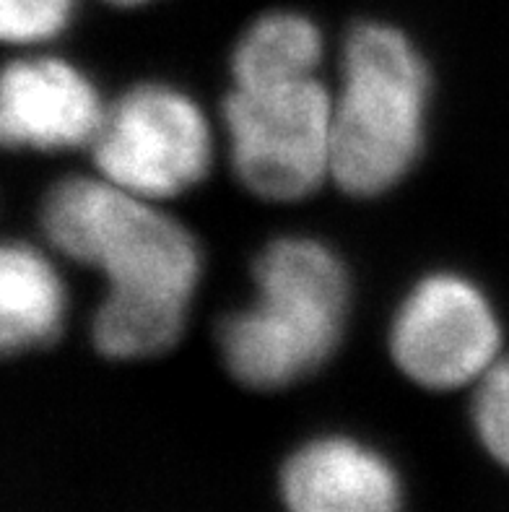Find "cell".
Returning a JSON list of instances; mask_svg holds the SVG:
<instances>
[{
    "instance_id": "cell-14",
    "label": "cell",
    "mask_w": 509,
    "mask_h": 512,
    "mask_svg": "<svg viewBox=\"0 0 509 512\" xmlns=\"http://www.w3.org/2000/svg\"><path fill=\"white\" fill-rule=\"evenodd\" d=\"M110 3H117V6H138V3H146V0H110Z\"/></svg>"
},
{
    "instance_id": "cell-2",
    "label": "cell",
    "mask_w": 509,
    "mask_h": 512,
    "mask_svg": "<svg viewBox=\"0 0 509 512\" xmlns=\"http://www.w3.org/2000/svg\"><path fill=\"white\" fill-rule=\"evenodd\" d=\"M429 73L393 26L359 24L343 47V84L333 102L330 175L348 195H380L416 162L424 138Z\"/></svg>"
},
{
    "instance_id": "cell-5",
    "label": "cell",
    "mask_w": 509,
    "mask_h": 512,
    "mask_svg": "<svg viewBox=\"0 0 509 512\" xmlns=\"http://www.w3.org/2000/svg\"><path fill=\"white\" fill-rule=\"evenodd\" d=\"M91 156L120 188L149 201L172 198L206 177L211 130L182 91L141 84L107 107Z\"/></svg>"
},
{
    "instance_id": "cell-11",
    "label": "cell",
    "mask_w": 509,
    "mask_h": 512,
    "mask_svg": "<svg viewBox=\"0 0 509 512\" xmlns=\"http://www.w3.org/2000/svg\"><path fill=\"white\" fill-rule=\"evenodd\" d=\"M185 307L169 299L110 294L99 305L91 338L99 354L112 359H138L162 354L180 338Z\"/></svg>"
},
{
    "instance_id": "cell-12",
    "label": "cell",
    "mask_w": 509,
    "mask_h": 512,
    "mask_svg": "<svg viewBox=\"0 0 509 512\" xmlns=\"http://www.w3.org/2000/svg\"><path fill=\"white\" fill-rule=\"evenodd\" d=\"M473 424L486 453L509 471V357L481 377L473 398Z\"/></svg>"
},
{
    "instance_id": "cell-3",
    "label": "cell",
    "mask_w": 509,
    "mask_h": 512,
    "mask_svg": "<svg viewBox=\"0 0 509 512\" xmlns=\"http://www.w3.org/2000/svg\"><path fill=\"white\" fill-rule=\"evenodd\" d=\"M42 227L60 253L99 268L110 294L187 305L200 276L190 232L107 177L58 182L45 198Z\"/></svg>"
},
{
    "instance_id": "cell-1",
    "label": "cell",
    "mask_w": 509,
    "mask_h": 512,
    "mask_svg": "<svg viewBox=\"0 0 509 512\" xmlns=\"http://www.w3.org/2000/svg\"><path fill=\"white\" fill-rule=\"evenodd\" d=\"M255 284L258 302L221 323L219 344L239 383L276 390L310 375L336 349L348 279L328 247L286 237L263 250Z\"/></svg>"
},
{
    "instance_id": "cell-10",
    "label": "cell",
    "mask_w": 509,
    "mask_h": 512,
    "mask_svg": "<svg viewBox=\"0 0 509 512\" xmlns=\"http://www.w3.org/2000/svg\"><path fill=\"white\" fill-rule=\"evenodd\" d=\"M323 37L299 13H268L239 39L232 55L234 89H276L315 78Z\"/></svg>"
},
{
    "instance_id": "cell-13",
    "label": "cell",
    "mask_w": 509,
    "mask_h": 512,
    "mask_svg": "<svg viewBox=\"0 0 509 512\" xmlns=\"http://www.w3.org/2000/svg\"><path fill=\"white\" fill-rule=\"evenodd\" d=\"M73 0H0V34L11 45H37L68 26Z\"/></svg>"
},
{
    "instance_id": "cell-9",
    "label": "cell",
    "mask_w": 509,
    "mask_h": 512,
    "mask_svg": "<svg viewBox=\"0 0 509 512\" xmlns=\"http://www.w3.org/2000/svg\"><path fill=\"white\" fill-rule=\"evenodd\" d=\"M65 315V289L45 255L24 242L0 253V344L24 351L55 341Z\"/></svg>"
},
{
    "instance_id": "cell-4",
    "label": "cell",
    "mask_w": 509,
    "mask_h": 512,
    "mask_svg": "<svg viewBox=\"0 0 509 512\" xmlns=\"http://www.w3.org/2000/svg\"><path fill=\"white\" fill-rule=\"evenodd\" d=\"M234 172L265 201H299L330 175L333 99L317 78L234 89L224 102Z\"/></svg>"
},
{
    "instance_id": "cell-6",
    "label": "cell",
    "mask_w": 509,
    "mask_h": 512,
    "mask_svg": "<svg viewBox=\"0 0 509 512\" xmlns=\"http://www.w3.org/2000/svg\"><path fill=\"white\" fill-rule=\"evenodd\" d=\"M497 315L484 292L455 273L426 276L395 315L390 349L403 375L429 390L481 380L499 362Z\"/></svg>"
},
{
    "instance_id": "cell-8",
    "label": "cell",
    "mask_w": 509,
    "mask_h": 512,
    "mask_svg": "<svg viewBox=\"0 0 509 512\" xmlns=\"http://www.w3.org/2000/svg\"><path fill=\"white\" fill-rule=\"evenodd\" d=\"M278 492L286 512H403L398 471L351 437H317L286 458Z\"/></svg>"
},
{
    "instance_id": "cell-7",
    "label": "cell",
    "mask_w": 509,
    "mask_h": 512,
    "mask_svg": "<svg viewBox=\"0 0 509 512\" xmlns=\"http://www.w3.org/2000/svg\"><path fill=\"white\" fill-rule=\"evenodd\" d=\"M104 112L94 84L65 60H13L3 71L0 136L8 146L78 149L94 143Z\"/></svg>"
}]
</instances>
